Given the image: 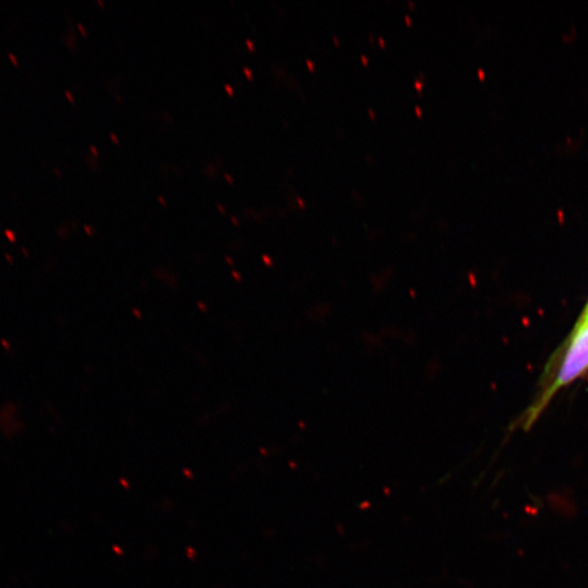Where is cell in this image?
<instances>
[{
	"mask_svg": "<svg viewBox=\"0 0 588 588\" xmlns=\"http://www.w3.org/2000/svg\"><path fill=\"white\" fill-rule=\"evenodd\" d=\"M588 372V317L579 318L575 328L567 337L562 348L559 349L550 364L547 366L536 399L521 417V429H531L547 409L561 389L573 384Z\"/></svg>",
	"mask_w": 588,
	"mask_h": 588,
	"instance_id": "1",
	"label": "cell"
},
{
	"mask_svg": "<svg viewBox=\"0 0 588 588\" xmlns=\"http://www.w3.org/2000/svg\"><path fill=\"white\" fill-rule=\"evenodd\" d=\"M8 58H9L10 62H11L14 67L19 66V59H18V57L16 56V54H13V52H8Z\"/></svg>",
	"mask_w": 588,
	"mask_h": 588,
	"instance_id": "2",
	"label": "cell"
},
{
	"mask_svg": "<svg viewBox=\"0 0 588 588\" xmlns=\"http://www.w3.org/2000/svg\"><path fill=\"white\" fill-rule=\"evenodd\" d=\"M5 234L10 242L14 243L16 242V240H17V238H16V233H14L13 231L9 230V229L5 230Z\"/></svg>",
	"mask_w": 588,
	"mask_h": 588,
	"instance_id": "3",
	"label": "cell"
},
{
	"mask_svg": "<svg viewBox=\"0 0 588 588\" xmlns=\"http://www.w3.org/2000/svg\"><path fill=\"white\" fill-rule=\"evenodd\" d=\"M588 317V302L586 304L585 308H584V311L582 312L581 315H579V318H587Z\"/></svg>",
	"mask_w": 588,
	"mask_h": 588,
	"instance_id": "4",
	"label": "cell"
},
{
	"mask_svg": "<svg viewBox=\"0 0 588 588\" xmlns=\"http://www.w3.org/2000/svg\"><path fill=\"white\" fill-rule=\"evenodd\" d=\"M64 94H66L67 98H68L71 103H74V97H73L72 93L69 92V91H66Z\"/></svg>",
	"mask_w": 588,
	"mask_h": 588,
	"instance_id": "5",
	"label": "cell"
},
{
	"mask_svg": "<svg viewBox=\"0 0 588 588\" xmlns=\"http://www.w3.org/2000/svg\"><path fill=\"white\" fill-rule=\"evenodd\" d=\"M78 26H79V28H80L81 32H82V33H83V34H84V35H86V32H85V28H83L82 24L79 23V24H78Z\"/></svg>",
	"mask_w": 588,
	"mask_h": 588,
	"instance_id": "6",
	"label": "cell"
},
{
	"mask_svg": "<svg viewBox=\"0 0 588 588\" xmlns=\"http://www.w3.org/2000/svg\"><path fill=\"white\" fill-rule=\"evenodd\" d=\"M54 171H55V174H57V176H62V172H60V170H59L58 168H55Z\"/></svg>",
	"mask_w": 588,
	"mask_h": 588,
	"instance_id": "7",
	"label": "cell"
},
{
	"mask_svg": "<svg viewBox=\"0 0 588 588\" xmlns=\"http://www.w3.org/2000/svg\"><path fill=\"white\" fill-rule=\"evenodd\" d=\"M226 89L229 91V93H230V94H232L233 90L232 87H231L230 85H226Z\"/></svg>",
	"mask_w": 588,
	"mask_h": 588,
	"instance_id": "8",
	"label": "cell"
},
{
	"mask_svg": "<svg viewBox=\"0 0 588 588\" xmlns=\"http://www.w3.org/2000/svg\"><path fill=\"white\" fill-rule=\"evenodd\" d=\"M244 70H245V72L247 73V76H249V78H252V74H251V72H249V69L245 68Z\"/></svg>",
	"mask_w": 588,
	"mask_h": 588,
	"instance_id": "9",
	"label": "cell"
},
{
	"mask_svg": "<svg viewBox=\"0 0 588 588\" xmlns=\"http://www.w3.org/2000/svg\"><path fill=\"white\" fill-rule=\"evenodd\" d=\"M247 44L249 46V47H251V50H253L252 43L249 42V40H247Z\"/></svg>",
	"mask_w": 588,
	"mask_h": 588,
	"instance_id": "10",
	"label": "cell"
},
{
	"mask_svg": "<svg viewBox=\"0 0 588 588\" xmlns=\"http://www.w3.org/2000/svg\"><path fill=\"white\" fill-rule=\"evenodd\" d=\"M226 176H227V179H228L229 181L232 182V178H230V176H228V174H226Z\"/></svg>",
	"mask_w": 588,
	"mask_h": 588,
	"instance_id": "11",
	"label": "cell"
}]
</instances>
